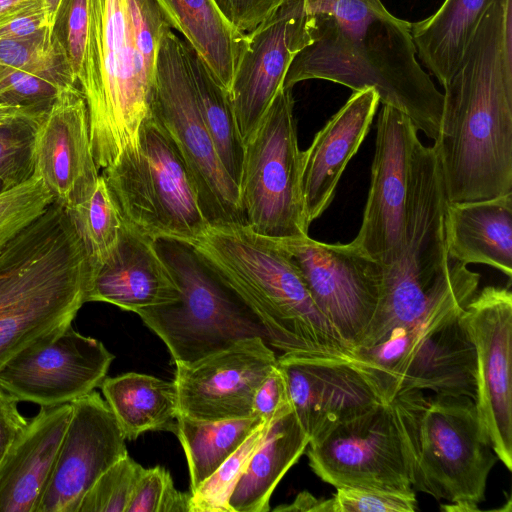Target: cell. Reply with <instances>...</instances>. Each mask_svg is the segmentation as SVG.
<instances>
[{
    "instance_id": "cell-36",
    "label": "cell",
    "mask_w": 512,
    "mask_h": 512,
    "mask_svg": "<svg viewBox=\"0 0 512 512\" xmlns=\"http://www.w3.org/2000/svg\"><path fill=\"white\" fill-rule=\"evenodd\" d=\"M54 202L35 173L27 181L0 194V252L18 233Z\"/></svg>"
},
{
    "instance_id": "cell-45",
    "label": "cell",
    "mask_w": 512,
    "mask_h": 512,
    "mask_svg": "<svg viewBox=\"0 0 512 512\" xmlns=\"http://www.w3.org/2000/svg\"><path fill=\"white\" fill-rule=\"evenodd\" d=\"M292 409L287 384L283 373L276 365L257 388L253 403L252 417L266 421Z\"/></svg>"
},
{
    "instance_id": "cell-5",
    "label": "cell",
    "mask_w": 512,
    "mask_h": 512,
    "mask_svg": "<svg viewBox=\"0 0 512 512\" xmlns=\"http://www.w3.org/2000/svg\"><path fill=\"white\" fill-rule=\"evenodd\" d=\"M262 322L284 352L360 361L315 304L289 253L248 226L210 227L190 243Z\"/></svg>"
},
{
    "instance_id": "cell-49",
    "label": "cell",
    "mask_w": 512,
    "mask_h": 512,
    "mask_svg": "<svg viewBox=\"0 0 512 512\" xmlns=\"http://www.w3.org/2000/svg\"><path fill=\"white\" fill-rule=\"evenodd\" d=\"M27 0H0V17L7 14Z\"/></svg>"
},
{
    "instance_id": "cell-24",
    "label": "cell",
    "mask_w": 512,
    "mask_h": 512,
    "mask_svg": "<svg viewBox=\"0 0 512 512\" xmlns=\"http://www.w3.org/2000/svg\"><path fill=\"white\" fill-rule=\"evenodd\" d=\"M179 291L155 241L123 223L118 243L93 274L86 302H106L138 311L176 301Z\"/></svg>"
},
{
    "instance_id": "cell-16",
    "label": "cell",
    "mask_w": 512,
    "mask_h": 512,
    "mask_svg": "<svg viewBox=\"0 0 512 512\" xmlns=\"http://www.w3.org/2000/svg\"><path fill=\"white\" fill-rule=\"evenodd\" d=\"M476 353L475 404L492 448L512 470V294L486 286L462 313Z\"/></svg>"
},
{
    "instance_id": "cell-51",
    "label": "cell",
    "mask_w": 512,
    "mask_h": 512,
    "mask_svg": "<svg viewBox=\"0 0 512 512\" xmlns=\"http://www.w3.org/2000/svg\"><path fill=\"white\" fill-rule=\"evenodd\" d=\"M11 188L14 187H11L7 180L0 174V194Z\"/></svg>"
},
{
    "instance_id": "cell-43",
    "label": "cell",
    "mask_w": 512,
    "mask_h": 512,
    "mask_svg": "<svg viewBox=\"0 0 512 512\" xmlns=\"http://www.w3.org/2000/svg\"><path fill=\"white\" fill-rule=\"evenodd\" d=\"M48 26L44 0H27L0 17V39L26 37Z\"/></svg>"
},
{
    "instance_id": "cell-39",
    "label": "cell",
    "mask_w": 512,
    "mask_h": 512,
    "mask_svg": "<svg viewBox=\"0 0 512 512\" xmlns=\"http://www.w3.org/2000/svg\"><path fill=\"white\" fill-rule=\"evenodd\" d=\"M190 495L178 491L162 466L144 468L126 512H189Z\"/></svg>"
},
{
    "instance_id": "cell-2",
    "label": "cell",
    "mask_w": 512,
    "mask_h": 512,
    "mask_svg": "<svg viewBox=\"0 0 512 512\" xmlns=\"http://www.w3.org/2000/svg\"><path fill=\"white\" fill-rule=\"evenodd\" d=\"M305 4L312 41L294 57L283 86L322 79L353 91L373 88L379 102L401 111L436 140L443 93L416 60L411 23L389 13L381 0Z\"/></svg>"
},
{
    "instance_id": "cell-3",
    "label": "cell",
    "mask_w": 512,
    "mask_h": 512,
    "mask_svg": "<svg viewBox=\"0 0 512 512\" xmlns=\"http://www.w3.org/2000/svg\"><path fill=\"white\" fill-rule=\"evenodd\" d=\"M447 203L436 147L419 140L409 167L403 249L393 264L383 266L376 310L353 350L370 347L392 329L446 303L470 301L477 293L480 274L449 256Z\"/></svg>"
},
{
    "instance_id": "cell-1",
    "label": "cell",
    "mask_w": 512,
    "mask_h": 512,
    "mask_svg": "<svg viewBox=\"0 0 512 512\" xmlns=\"http://www.w3.org/2000/svg\"><path fill=\"white\" fill-rule=\"evenodd\" d=\"M444 87L434 146L447 200L512 193V0H494Z\"/></svg>"
},
{
    "instance_id": "cell-41",
    "label": "cell",
    "mask_w": 512,
    "mask_h": 512,
    "mask_svg": "<svg viewBox=\"0 0 512 512\" xmlns=\"http://www.w3.org/2000/svg\"><path fill=\"white\" fill-rule=\"evenodd\" d=\"M329 503L330 512H414L417 509L415 491L361 486L336 488Z\"/></svg>"
},
{
    "instance_id": "cell-27",
    "label": "cell",
    "mask_w": 512,
    "mask_h": 512,
    "mask_svg": "<svg viewBox=\"0 0 512 512\" xmlns=\"http://www.w3.org/2000/svg\"><path fill=\"white\" fill-rule=\"evenodd\" d=\"M309 437L293 409L270 421L229 498L231 512H267L276 486L305 452Z\"/></svg>"
},
{
    "instance_id": "cell-9",
    "label": "cell",
    "mask_w": 512,
    "mask_h": 512,
    "mask_svg": "<svg viewBox=\"0 0 512 512\" xmlns=\"http://www.w3.org/2000/svg\"><path fill=\"white\" fill-rule=\"evenodd\" d=\"M123 223L156 241L192 243L211 226L175 144L149 112L136 146L101 174Z\"/></svg>"
},
{
    "instance_id": "cell-22",
    "label": "cell",
    "mask_w": 512,
    "mask_h": 512,
    "mask_svg": "<svg viewBox=\"0 0 512 512\" xmlns=\"http://www.w3.org/2000/svg\"><path fill=\"white\" fill-rule=\"evenodd\" d=\"M34 173L54 202L70 210L86 201L99 179L88 109L77 86L64 88L39 121L33 141Z\"/></svg>"
},
{
    "instance_id": "cell-4",
    "label": "cell",
    "mask_w": 512,
    "mask_h": 512,
    "mask_svg": "<svg viewBox=\"0 0 512 512\" xmlns=\"http://www.w3.org/2000/svg\"><path fill=\"white\" fill-rule=\"evenodd\" d=\"M91 277L68 211L53 202L0 252V368L72 324Z\"/></svg>"
},
{
    "instance_id": "cell-21",
    "label": "cell",
    "mask_w": 512,
    "mask_h": 512,
    "mask_svg": "<svg viewBox=\"0 0 512 512\" xmlns=\"http://www.w3.org/2000/svg\"><path fill=\"white\" fill-rule=\"evenodd\" d=\"M54 467L35 512H77L93 483L128 454L126 437L99 393L74 400Z\"/></svg>"
},
{
    "instance_id": "cell-38",
    "label": "cell",
    "mask_w": 512,
    "mask_h": 512,
    "mask_svg": "<svg viewBox=\"0 0 512 512\" xmlns=\"http://www.w3.org/2000/svg\"><path fill=\"white\" fill-rule=\"evenodd\" d=\"M90 22V0H60L51 34L65 54L76 81L81 73Z\"/></svg>"
},
{
    "instance_id": "cell-40",
    "label": "cell",
    "mask_w": 512,
    "mask_h": 512,
    "mask_svg": "<svg viewBox=\"0 0 512 512\" xmlns=\"http://www.w3.org/2000/svg\"><path fill=\"white\" fill-rule=\"evenodd\" d=\"M41 119L0 128V174L11 187L27 181L34 174L33 141Z\"/></svg>"
},
{
    "instance_id": "cell-48",
    "label": "cell",
    "mask_w": 512,
    "mask_h": 512,
    "mask_svg": "<svg viewBox=\"0 0 512 512\" xmlns=\"http://www.w3.org/2000/svg\"><path fill=\"white\" fill-rule=\"evenodd\" d=\"M47 111L0 104V128L17 122L41 119Z\"/></svg>"
},
{
    "instance_id": "cell-14",
    "label": "cell",
    "mask_w": 512,
    "mask_h": 512,
    "mask_svg": "<svg viewBox=\"0 0 512 512\" xmlns=\"http://www.w3.org/2000/svg\"><path fill=\"white\" fill-rule=\"evenodd\" d=\"M305 451L313 472L336 488L414 491L390 402L339 423Z\"/></svg>"
},
{
    "instance_id": "cell-35",
    "label": "cell",
    "mask_w": 512,
    "mask_h": 512,
    "mask_svg": "<svg viewBox=\"0 0 512 512\" xmlns=\"http://www.w3.org/2000/svg\"><path fill=\"white\" fill-rule=\"evenodd\" d=\"M270 421L263 422L195 492L190 494L189 512H231L229 498L250 457L262 442Z\"/></svg>"
},
{
    "instance_id": "cell-28",
    "label": "cell",
    "mask_w": 512,
    "mask_h": 512,
    "mask_svg": "<svg viewBox=\"0 0 512 512\" xmlns=\"http://www.w3.org/2000/svg\"><path fill=\"white\" fill-rule=\"evenodd\" d=\"M155 2L171 28L183 35L184 41L229 92L246 45V34L239 32L223 17L214 0Z\"/></svg>"
},
{
    "instance_id": "cell-23",
    "label": "cell",
    "mask_w": 512,
    "mask_h": 512,
    "mask_svg": "<svg viewBox=\"0 0 512 512\" xmlns=\"http://www.w3.org/2000/svg\"><path fill=\"white\" fill-rule=\"evenodd\" d=\"M379 103L373 88L354 91L301 152V192L309 226L331 204L347 164L370 130Z\"/></svg>"
},
{
    "instance_id": "cell-34",
    "label": "cell",
    "mask_w": 512,
    "mask_h": 512,
    "mask_svg": "<svg viewBox=\"0 0 512 512\" xmlns=\"http://www.w3.org/2000/svg\"><path fill=\"white\" fill-rule=\"evenodd\" d=\"M0 64L41 77L62 89L77 84L49 26L26 37L0 39Z\"/></svg>"
},
{
    "instance_id": "cell-10",
    "label": "cell",
    "mask_w": 512,
    "mask_h": 512,
    "mask_svg": "<svg viewBox=\"0 0 512 512\" xmlns=\"http://www.w3.org/2000/svg\"><path fill=\"white\" fill-rule=\"evenodd\" d=\"M468 302L441 305L392 329L376 344L353 350L387 402L408 390L475 400L476 353L462 316Z\"/></svg>"
},
{
    "instance_id": "cell-44",
    "label": "cell",
    "mask_w": 512,
    "mask_h": 512,
    "mask_svg": "<svg viewBox=\"0 0 512 512\" xmlns=\"http://www.w3.org/2000/svg\"><path fill=\"white\" fill-rule=\"evenodd\" d=\"M223 17L246 34L268 18L284 0H214Z\"/></svg>"
},
{
    "instance_id": "cell-18",
    "label": "cell",
    "mask_w": 512,
    "mask_h": 512,
    "mask_svg": "<svg viewBox=\"0 0 512 512\" xmlns=\"http://www.w3.org/2000/svg\"><path fill=\"white\" fill-rule=\"evenodd\" d=\"M417 129L401 111L383 105L377 118L370 189L362 223L352 240L382 266L401 255L411 156L419 141Z\"/></svg>"
},
{
    "instance_id": "cell-29",
    "label": "cell",
    "mask_w": 512,
    "mask_h": 512,
    "mask_svg": "<svg viewBox=\"0 0 512 512\" xmlns=\"http://www.w3.org/2000/svg\"><path fill=\"white\" fill-rule=\"evenodd\" d=\"M494 0H445L431 16L411 23L416 54L444 86L460 65L482 17Z\"/></svg>"
},
{
    "instance_id": "cell-20",
    "label": "cell",
    "mask_w": 512,
    "mask_h": 512,
    "mask_svg": "<svg viewBox=\"0 0 512 512\" xmlns=\"http://www.w3.org/2000/svg\"><path fill=\"white\" fill-rule=\"evenodd\" d=\"M276 365L274 351L259 337L176 365L178 415L205 421L252 417L255 392Z\"/></svg>"
},
{
    "instance_id": "cell-32",
    "label": "cell",
    "mask_w": 512,
    "mask_h": 512,
    "mask_svg": "<svg viewBox=\"0 0 512 512\" xmlns=\"http://www.w3.org/2000/svg\"><path fill=\"white\" fill-rule=\"evenodd\" d=\"M187 54L201 117L224 168L238 185L242 172L244 143L238 131L228 92L188 44Z\"/></svg>"
},
{
    "instance_id": "cell-6",
    "label": "cell",
    "mask_w": 512,
    "mask_h": 512,
    "mask_svg": "<svg viewBox=\"0 0 512 512\" xmlns=\"http://www.w3.org/2000/svg\"><path fill=\"white\" fill-rule=\"evenodd\" d=\"M389 402L413 490L450 502L446 511H477L498 457L474 399L408 390Z\"/></svg>"
},
{
    "instance_id": "cell-33",
    "label": "cell",
    "mask_w": 512,
    "mask_h": 512,
    "mask_svg": "<svg viewBox=\"0 0 512 512\" xmlns=\"http://www.w3.org/2000/svg\"><path fill=\"white\" fill-rule=\"evenodd\" d=\"M67 211L83 243L93 276L114 251L123 226L104 177L100 174L86 201Z\"/></svg>"
},
{
    "instance_id": "cell-17",
    "label": "cell",
    "mask_w": 512,
    "mask_h": 512,
    "mask_svg": "<svg viewBox=\"0 0 512 512\" xmlns=\"http://www.w3.org/2000/svg\"><path fill=\"white\" fill-rule=\"evenodd\" d=\"M311 41V15L305 0H284L246 33V45L228 92L243 143L254 133L283 86L294 57Z\"/></svg>"
},
{
    "instance_id": "cell-31",
    "label": "cell",
    "mask_w": 512,
    "mask_h": 512,
    "mask_svg": "<svg viewBox=\"0 0 512 512\" xmlns=\"http://www.w3.org/2000/svg\"><path fill=\"white\" fill-rule=\"evenodd\" d=\"M265 421L258 417L205 421L178 415L174 433L185 452L191 493Z\"/></svg>"
},
{
    "instance_id": "cell-13",
    "label": "cell",
    "mask_w": 512,
    "mask_h": 512,
    "mask_svg": "<svg viewBox=\"0 0 512 512\" xmlns=\"http://www.w3.org/2000/svg\"><path fill=\"white\" fill-rule=\"evenodd\" d=\"M275 240L291 256L317 307L354 349L379 301L382 264L352 241L329 244L308 235Z\"/></svg>"
},
{
    "instance_id": "cell-26",
    "label": "cell",
    "mask_w": 512,
    "mask_h": 512,
    "mask_svg": "<svg viewBox=\"0 0 512 512\" xmlns=\"http://www.w3.org/2000/svg\"><path fill=\"white\" fill-rule=\"evenodd\" d=\"M449 256L465 265L491 266L512 277V193L474 202L447 203Z\"/></svg>"
},
{
    "instance_id": "cell-12",
    "label": "cell",
    "mask_w": 512,
    "mask_h": 512,
    "mask_svg": "<svg viewBox=\"0 0 512 512\" xmlns=\"http://www.w3.org/2000/svg\"><path fill=\"white\" fill-rule=\"evenodd\" d=\"M294 98L280 87L258 127L244 143L238 183L247 226L272 239L308 235L301 192Z\"/></svg>"
},
{
    "instance_id": "cell-42",
    "label": "cell",
    "mask_w": 512,
    "mask_h": 512,
    "mask_svg": "<svg viewBox=\"0 0 512 512\" xmlns=\"http://www.w3.org/2000/svg\"><path fill=\"white\" fill-rule=\"evenodd\" d=\"M61 90L41 77L0 64V104L48 110Z\"/></svg>"
},
{
    "instance_id": "cell-50",
    "label": "cell",
    "mask_w": 512,
    "mask_h": 512,
    "mask_svg": "<svg viewBox=\"0 0 512 512\" xmlns=\"http://www.w3.org/2000/svg\"><path fill=\"white\" fill-rule=\"evenodd\" d=\"M44 2L46 5V8H47V12H48L49 20H50V28H51V24H52L55 12L57 10V7L60 3V0H44Z\"/></svg>"
},
{
    "instance_id": "cell-19",
    "label": "cell",
    "mask_w": 512,
    "mask_h": 512,
    "mask_svg": "<svg viewBox=\"0 0 512 512\" xmlns=\"http://www.w3.org/2000/svg\"><path fill=\"white\" fill-rule=\"evenodd\" d=\"M277 366L284 375L292 409L310 441L387 402L362 361L284 352L277 357Z\"/></svg>"
},
{
    "instance_id": "cell-30",
    "label": "cell",
    "mask_w": 512,
    "mask_h": 512,
    "mask_svg": "<svg viewBox=\"0 0 512 512\" xmlns=\"http://www.w3.org/2000/svg\"><path fill=\"white\" fill-rule=\"evenodd\" d=\"M100 387L126 439L135 440L147 431L175 432L178 399L174 381L129 372L106 377Z\"/></svg>"
},
{
    "instance_id": "cell-46",
    "label": "cell",
    "mask_w": 512,
    "mask_h": 512,
    "mask_svg": "<svg viewBox=\"0 0 512 512\" xmlns=\"http://www.w3.org/2000/svg\"><path fill=\"white\" fill-rule=\"evenodd\" d=\"M18 403L16 397L0 387V462L29 422L20 413Z\"/></svg>"
},
{
    "instance_id": "cell-8",
    "label": "cell",
    "mask_w": 512,
    "mask_h": 512,
    "mask_svg": "<svg viewBox=\"0 0 512 512\" xmlns=\"http://www.w3.org/2000/svg\"><path fill=\"white\" fill-rule=\"evenodd\" d=\"M155 247L179 297L136 314L166 344L175 365L192 363L247 338L259 337L268 344L259 317L193 245L158 239Z\"/></svg>"
},
{
    "instance_id": "cell-37",
    "label": "cell",
    "mask_w": 512,
    "mask_h": 512,
    "mask_svg": "<svg viewBox=\"0 0 512 512\" xmlns=\"http://www.w3.org/2000/svg\"><path fill=\"white\" fill-rule=\"evenodd\" d=\"M144 467L128 454L110 466L82 497L77 512H126Z\"/></svg>"
},
{
    "instance_id": "cell-11",
    "label": "cell",
    "mask_w": 512,
    "mask_h": 512,
    "mask_svg": "<svg viewBox=\"0 0 512 512\" xmlns=\"http://www.w3.org/2000/svg\"><path fill=\"white\" fill-rule=\"evenodd\" d=\"M150 113L178 149L208 224L247 226L238 185L224 168L198 108L187 44L172 30L161 41Z\"/></svg>"
},
{
    "instance_id": "cell-25",
    "label": "cell",
    "mask_w": 512,
    "mask_h": 512,
    "mask_svg": "<svg viewBox=\"0 0 512 512\" xmlns=\"http://www.w3.org/2000/svg\"><path fill=\"white\" fill-rule=\"evenodd\" d=\"M71 415V404L41 407L0 462V512H35Z\"/></svg>"
},
{
    "instance_id": "cell-7",
    "label": "cell",
    "mask_w": 512,
    "mask_h": 512,
    "mask_svg": "<svg viewBox=\"0 0 512 512\" xmlns=\"http://www.w3.org/2000/svg\"><path fill=\"white\" fill-rule=\"evenodd\" d=\"M155 74L136 43L128 0H90L85 58L77 79L99 168L136 146L150 112Z\"/></svg>"
},
{
    "instance_id": "cell-47",
    "label": "cell",
    "mask_w": 512,
    "mask_h": 512,
    "mask_svg": "<svg viewBox=\"0 0 512 512\" xmlns=\"http://www.w3.org/2000/svg\"><path fill=\"white\" fill-rule=\"evenodd\" d=\"M274 511L286 512H330L329 498H317L307 491L297 495L295 500L286 506H279Z\"/></svg>"
},
{
    "instance_id": "cell-15",
    "label": "cell",
    "mask_w": 512,
    "mask_h": 512,
    "mask_svg": "<svg viewBox=\"0 0 512 512\" xmlns=\"http://www.w3.org/2000/svg\"><path fill=\"white\" fill-rule=\"evenodd\" d=\"M113 359L101 341L70 325L9 359L0 368V387L41 407L71 403L101 386Z\"/></svg>"
}]
</instances>
